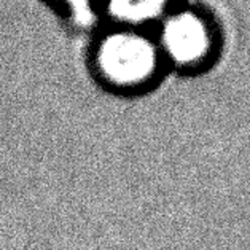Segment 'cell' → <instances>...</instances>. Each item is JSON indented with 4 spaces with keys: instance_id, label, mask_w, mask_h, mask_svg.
Segmentation results:
<instances>
[{
    "instance_id": "obj_1",
    "label": "cell",
    "mask_w": 250,
    "mask_h": 250,
    "mask_svg": "<svg viewBox=\"0 0 250 250\" xmlns=\"http://www.w3.org/2000/svg\"><path fill=\"white\" fill-rule=\"evenodd\" d=\"M96 65L104 80L123 89L142 86L158 70V48L134 30L107 34L96 51Z\"/></svg>"
},
{
    "instance_id": "obj_2",
    "label": "cell",
    "mask_w": 250,
    "mask_h": 250,
    "mask_svg": "<svg viewBox=\"0 0 250 250\" xmlns=\"http://www.w3.org/2000/svg\"><path fill=\"white\" fill-rule=\"evenodd\" d=\"M160 43L174 64L191 67L206 59L212 37L209 24L198 11L180 10L163 22Z\"/></svg>"
},
{
    "instance_id": "obj_3",
    "label": "cell",
    "mask_w": 250,
    "mask_h": 250,
    "mask_svg": "<svg viewBox=\"0 0 250 250\" xmlns=\"http://www.w3.org/2000/svg\"><path fill=\"white\" fill-rule=\"evenodd\" d=\"M170 0H108V13L120 22L136 26L161 16Z\"/></svg>"
},
{
    "instance_id": "obj_4",
    "label": "cell",
    "mask_w": 250,
    "mask_h": 250,
    "mask_svg": "<svg viewBox=\"0 0 250 250\" xmlns=\"http://www.w3.org/2000/svg\"><path fill=\"white\" fill-rule=\"evenodd\" d=\"M62 2H65L67 5H70V7L74 8L78 15H84L88 11L91 0H62Z\"/></svg>"
}]
</instances>
